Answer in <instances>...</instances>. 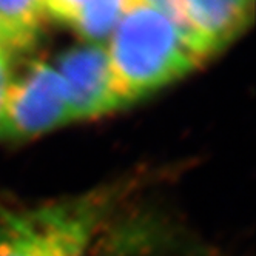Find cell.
Segmentation results:
<instances>
[{"label":"cell","instance_id":"cell-6","mask_svg":"<svg viewBox=\"0 0 256 256\" xmlns=\"http://www.w3.org/2000/svg\"><path fill=\"white\" fill-rule=\"evenodd\" d=\"M45 14L44 0H0V50L6 56L30 50Z\"/></svg>","mask_w":256,"mask_h":256},{"label":"cell","instance_id":"cell-4","mask_svg":"<svg viewBox=\"0 0 256 256\" xmlns=\"http://www.w3.org/2000/svg\"><path fill=\"white\" fill-rule=\"evenodd\" d=\"M58 71L66 88L71 119H88L122 108L114 86L108 46L80 44L58 58Z\"/></svg>","mask_w":256,"mask_h":256},{"label":"cell","instance_id":"cell-3","mask_svg":"<svg viewBox=\"0 0 256 256\" xmlns=\"http://www.w3.org/2000/svg\"><path fill=\"white\" fill-rule=\"evenodd\" d=\"M72 120L66 88L56 68L34 62L10 84L0 114V138L25 139Z\"/></svg>","mask_w":256,"mask_h":256},{"label":"cell","instance_id":"cell-7","mask_svg":"<svg viewBox=\"0 0 256 256\" xmlns=\"http://www.w3.org/2000/svg\"><path fill=\"white\" fill-rule=\"evenodd\" d=\"M139 2L142 0H86L72 26L85 42L105 45L122 16Z\"/></svg>","mask_w":256,"mask_h":256},{"label":"cell","instance_id":"cell-1","mask_svg":"<svg viewBox=\"0 0 256 256\" xmlns=\"http://www.w3.org/2000/svg\"><path fill=\"white\" fill-rule=\"evenodd\" d=\"M108 54L122 105L147 98L202 64L168 17L145 0L122 16Z\"/></svg>","mask_w":256,"mask_h":256},{"label":"cell","instance_id":"cell-2","mask_svg":"<svg viewBox=\"0 0 256 256\" xmlns=\"http://www.w3.org/2000/svg\"><path fill=\"white\" fill-rule=\"evenodd\" d=\"M104 213L98 196L0 214V256H90Z\"/></svg>","mask_w":256,"mask_h":256},{"label":"cell","instance_id":"cell-5","mask_svg":"<svg viewBox=\"0 0 256 256\" xmlns=\"http://www.w3.org/2000/svg\"><path fill=\"white\" fill-rule=\"evenodd\" d=\"M204 60L221 51L252 20L253 0H182Z\"/></svg>","mask_w":256,"mask_h":256},{"label":"cell","instance_id":"cell-9","mask_svg":"<svg viewBox=\"0 0 256 256\" xmlns=\"http://www.w3.org/2000/svg\"><path fill=\"white\" fill-rule=\"evenodd\" d=\"M10 68H8V56L0 50V114H2L4 104L6 99V93L10 88Z\"/></svg>","mask_w":256,"mask_h":256},{"label":"cell","instance_id":"cell-8","mask_svg":"<svg viewBox=\"0 0 256 256\" xmlns=\"http://www.w3.org/2000/svg\"><path fill=\"white\" fill-rule=\"evenodd\" d=\"M86 0H44L45 11L59 22L74 25Z\"/></svg>","mask_w":256,"mask_h":256}]
</instances>
